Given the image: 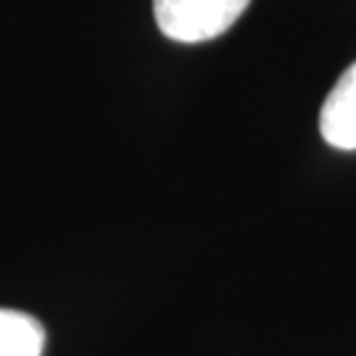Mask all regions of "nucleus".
<instances>
[{
	"mask_svg": "<svg viewBox=\"0 0 356 356\" xmlns=\"http://www.w3.org/2000/svg\"><path fill=\"white\" fill-rule=\"evenodd\" d=\"M319 132L338 151H356V64L338 76L335 88L322 103Z\"/></svg>",
	"mask_w": 356,
	"mask_h": 356,
	"instance_id": "nucleus-2",
	"label": "nucleus"
},
{
	"mask_svg": "<svg viewBox=\"0 0 356 356\" xmlns=\"http://www.w3.org/2000/svg\"><path fill=\"white\" fill-rule=\"evenodd\" d=\"M45 327L26 312L0 309V356H42Z\"/></svg>",
	"mask_w": 356,
	"mask_h": 356,
	"instance_id": "nucleus-3",
	"label": "nucleus"
},
{
	"mask_svg": "<svg viewBox=\"0 0 356 356\" xmlns=\"http://www.w3.org/2000/svg\"><path fill=\"white\" fill-rule=\"evenodd\" d=\"M251 0H153L161 35L175 42H206L225 35Z\"/></svg>",
	"mask_w": 356,
	"mask_h": 356,
	"instance_id": "nucleus-1",
	"label": "nucleus"
}]
</instances>
